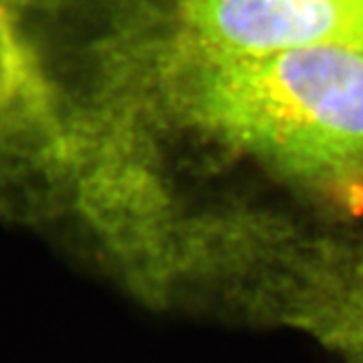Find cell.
<instances>
[{
    "instance_id": "2",
    "label": "cell",
    "mask_w": 363,
    "mask_h": 363,
    "mask_svg": "<svg viewBox=\"0 0 363 363\" xmlns=\"http://www.w3.org/2000/svg\"><path fill=\"white\" fill-rule=\"evenodd\" d=\"M178 6L202 47L225 56L363 47V0H178Z\"/></svg>"
},
{
    "instance_id": "3",
    "label": "cell",
    "mask_w": 363,
    "mask_h": 363,
    "mask_svg": "<svg viewBox=\"0 0 363 363\" xmlns=\"http://www.w3.org/2000/svg\"><path fill=\"white\" fill-rule=\"evenodd\" d=\"M23 82V57L4 10L0 8V106L19 89Z\"/></svg>"
},
{
    "instance_id": "1",
    "label": "cell",
    "mask_w": 363,
    "mask_h": 363,
    "mask_svg": "<svg viewBox=\"0 0 363 363\" xmlns=\"http://www.w3.org/2000/svg\"><path fill=\"white\" fill-rule=\"evenodd\" d=\"M186 96L196 119L230 143L296 174L363 186V47L259 57L206 50Z\"/></svg>"
},
{
    "instance_id": "4",
    "label": "cell",
    "mask_w": 363,
    "mask_h": 363,
    "mask_svg": "<svg viewBox=\"0 0 363 363\" xmlns=\"http://www.w3.org/2000/svg\"><path fill=\"white\" fill-rule=\"evenodd\" d=\"M341 340L349 349L354 363H363V304L341 330Z\"/></svg>"
}]
</instances>
